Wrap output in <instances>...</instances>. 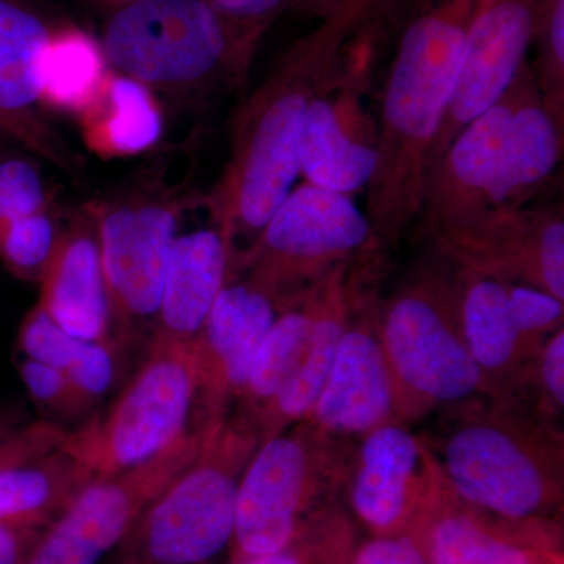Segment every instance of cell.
<instances>
[{
    "label": "cell",
    "mask_w": 564,
    "mask_h": 564,
    "mask_svg": "<svg viewBox=\"0 0 564 564\" xmlns=\"http://www.w3.org/2000/svg\"><path fill=\"white\" fill-rule=\"evenodd\" d=\"M480 0H421L397 44L377 128L366 215L380 247L400 243L421 217L430 155L454 93Z\"/></svg>",
    "instance_id": "obj_1"
},
{
    "label": "cell",
    "mask_w": 564,
    "mask_h": 564,
    "mask_svg": "<svg viewBox=\"0 0 564 564\" xmlns=\"http://www.w3.org/2000/svg\"><path fill=\"white\" fill-rule=\"evenodd\" d=\"M345 47L314 29L282 55L237 115L225 172L203 198L231 245L239 236L254 240L292 192L304 115L339 68Z\"/></svg>",
    "instance_id": "obj_2"
},
{
    "label": "cell",
    "mask_w": 564,
    "mask_h": 564,
    "mask_svg": "<svg viewBox=\"0 0 564 564\" xmlns=\"http://www.w3.org/2000/svg\"><path fill=\"white\" fill-rule=\"evenodd\" d=\"M436 455L454 491L478 513L533 521L563 499V436L555 423L513 400L454 406Z\"/></svg>",
    "instance_id": "obj_3"
},
{
    "label": "cell",
    "mask_w": 564,
    "mask_h": 564,
    "mask_svg": "<svg viewBox=\"0 0 564 564\" xmlns=\"http://www.w3.org/2000/svg\"><path fill=\"white\" fill-rule=\"evenodd\" d=\"M191 152L152 158L102 202H96L111 313V339L122 347L154 332L163 280L181 220L195 202Z\"/></svg>",
    "instance_id": "obj_4"
},
{
    "label": "cell",
    "mask_w": 564,
    "mask_h": 564,
    "mask_svg": "<svg viewBox=\"0 0 564 564\" xmlns=\"http://www.w3.org/2000/svg\"><path fill=\"white\" fill-rule=\"evenodd\" d=\"M377 329L400 422L408 425L440 406L489 399L464 340L455 263L436 247L377 307Z\"/></svg>",
    "instance_id": "obj_5"
},
{
    "label": "cell",
    "mask_w": 564,
    "mask_h": 564,
    "mask_svg": "<svg viewBox=\"0 0 564 564\" xmlns=\"http://www.w3.org/2000/svg\"><path fill=\"white\" fill-rule=\"evenodd\" d=\"M101 44L111 70L176 95L242 84L254 61L210 0H131Z\"/></svg>",
    "instance_id": "obj_6"
},
{
    "label": "cell",
    "mask_w": 564,
    "mask_h": 564,
    "mask_svg": "<svg viewBox=\"0 0 564 564\" xmlns=\"http://www.w3.org/2000/svg\"><path fill=\"white\" fill-rule=\"evenodd\" d=\"M261 433L232 413L206 426L193 462L150 505L141 549L158 564H199L220 554L234 538L240 480Z\"/></svg>",
    "instance_id": "obj_7"
},
{
    "label": "cell",
    "mask_w": 564,
    "mask_h": 564,
    "mask_svg": "<svg viewBox=\"0 0 564 564\" xmlns=\"http://www.w3.org/2000/svg\"><path fill=\"white\" fill-rule=\"evenodd\" d=\"M195 391L193 344L151 336L147 356L115 402L69 430L62 448L96 478L140 466L192 429Z\"/></svg>",
    "instance_id": "obj_8"
},
{
    "label": "cell",
    "mask_w": 564,
    "mask_h": 564,
    "mask_svg": "<svg viewBox=\"0 0 564 564\" xmlns=\"http://www.w3.org/2000/svg\"><path fill=\"white\" fill-rule=\"evenodd\" d=\"M380 248L351 195L304 184L292 188L232 265L291 306L339 267Z\"/></svg>",
    "instance_id": "obj_9"
},
{
    "label": "cell",
    "mask_w": 564,
    "mask_h": 564,
    "mask_svg": "<svg viewBox=\"0 0 564 564\" xmlns=\"http://www.w3.org/2000/svg\"><path fill=\"white\" fill-rule=\"evenodd\" d=\"M347 445L307 422L259 444L237 494L234 538L240 554H276L295 540L302 516L345 485Z\"/></svg>",
    "instance_id": "obj_10"
},
{
    "label": "cell",
    "mask_w": 564,
    "mask_h": 564,
    "mask_svg": "<svg viewBox=\"0 0 564 564\" xmlns=\"http://www.w3.org/2000/svg\"><path fill=\"white\" fill-rule=\"evenodd\" d=\"M206 432L192 426L150 462L95 478L33 547L25 564H98L141 513L198 455Z\"/></svg>",
    "instance_id": "obj_11"
},
{
    "label": "cell",
    "mask_w": 564,
    "mask_h": 564,
    "mask_svg": "<svg viewBox=\"0 0 564 564\" xmlns=\"http://www.w3.org/2000/svg\"><path fill=\"white\" fill-rule=\"evenodd\" d=\"M430 237L456 265L532 285L564 302L562 206L494 207Z\"/></svg>",
    "instance_id": "obj_12"
},
{
    "label": "cell",
    "mask_w": 564,
    "mask_h": 564,
    "mask_svg": "<svg viewBox=\"0 0 564 564\" xmlns=\"http://www.w3.org/2000/svg\"><path fill=\"white\" fill-rule=\"evenodd\" d=\"M375 33L367 29L347 44L339 68L307 106L300 173L315 187L351 195L372 180L377 137H369L352 84L369 68Z\"/></svg>",
    "instance_id": "obj_13"
},
{
    "label": "cell",
    "mask_w": 564,
    "mask_h": 564,
    "mask_svg": "<svg viewBox=\"0 0 564 564\" xmlns=\"http://www.w3.org/2000/svg\"><path fill=\"white\" fill-rule=\"evenodd\" d=\"M541 0H480L467 31L454 93L434 140L430 170L475 118L491 109L524 68Z\"/></svg>",
    "instance_id": "obj_14"
},
{
    "label": "cell",
    "mask_w": 564,
    "mask_h": 564,
    "mask_svg": "<svg viewBox=\"0 0 564 564\" xmlns=\"http://www.w3.org/2000/svg\"><path fill=\"white\" fill-rule=\"evenodd\" d=\"M284 307L248 278L226 282L193 343L196 425H210L232 413L252 361Z\"/></svg>",
    "instance_id": "obj_15"
},
{
    "label": "cell",
    "mask_w": 564,
    "mask_h": 564,
    "mask_svg": "<svg viewBox=\"0 0 564 564\" xmlns=\"http://www.w3.org/2000/svg\"><path fill=\"white\" fill-rule=\"evenodd\" d=\"M24 0H0V141L77 173L80 161L44 117L43 63L55 32Z\"/></svg>",
    "instance_id": "obj_16"
},
{
    "label": "cell",
    "mask_w": 564,
    "mask_h": 564,
    "mask_svg": "<svg viewBox=\"0 0 564 564\" xmlns=\"http://www.w3.org/2000/svg\"><path fill=\"white\" fill-rule=\"evenodd\" d=\"M434 466L432 445L406 423H384L364 434L350 455L344 481L352 511L377 536L406 532Z\"/></svg>",
    "instance_id": "obj_17"
},
{
    "label": "cell",
    "mask_w": 564,
    "mask_h": 564,
    "mask_svg": "<svg viewBox=\"0 0 564 564\" xmlns=\"http://www.w3.org/2000/svg\"><path fill=\"white\" fill-rule=\"evenodd\" d=\"M519 96L521 73L491 109L459 132L430 170L417 221L423 232L432 236L489 210V193Z\"/></svg>",
    "instance_id": "obj_18"
},
{
    "label": "cell",
    "mask_w": 564,
    "mask_h": 564,
    "mask_svg": "<svg viewBox=\"0 0 564 564\" xmlns=\"http://www.w3.org/2000/svg\"><path fill=\"white\" fill-rule=\"evenodd\" d=\"M318 432L348 441L384 423L400 422L391 370L377 329V307L352 315L332 372L306 421Z\"/></svg>",
    "instance_id": "obj_19"
},
{
    "label": "cell",
    "mask_w": 564,
    "mask_h": 564,
    "mask_svg": "<svg viewBox=\"0 0 564 564\" xmlns=\"http://www.w3.org/2000/svg\"><path fill=\"white\" fill-rule=\"evenodd\" d=\"M40 288L36 304L70 336L111 339L109 289L95 204L74 212L66 221L61 248Z\"/></svg>",
    "instance_id": "obj_20"
},
{
    "label": "cell",
    "mask_w": 564,
    "mask_h": 564,
    "mask_svg": "<svg viewBox=\"0 0 564 564\" xmlns=\"http://www.w3.org/2000/svg\"><path fill=\"white\" fill-rule=\"evenodd\" d=\"M455 272L464 340L489 399L521 402L530 362L540 348H530L516 326L508 281L456 263Z\"/></svg>",
    "instance_id": "obj_21"
},
{
    "label": "cell",
    "mask_w": 564,
    "mask_h": 564,
    "mask_svg": "<svg viewBox=\"0 0 564 564\" xmlns=\"http://www.w3.org/2000/svg\"><path fill=\"white\" fill-rule=\"evenodd\" d=\"M355 274L350 263L339 267L314 288V323L310 340L291 380L272 403L252 421L262 441L306 421L326 383L337 348L356 304Z\"/></svg>",
    "instance_id": "obj_22"
},
{
    "label": "cell",
    "mask_w": 564,
    "mask_h": 564,
    "mask_svg": "<svg viewBox=\"0 0 564 564\" xmlns=\"http://www.w3.org/2000/svg\"><path fill=\"white\" fill-rule=\"evenodd\" d=\"M232 245L220 226L180 234L174 240L152 336L195 343L229 281Z\"/></svg>",
    "instance_id": "obj_23"
},
{
    "label": "cell",
    "mask_w": 564,
    "mask_h": 564,
    "mask_svg": "<svg viewBox=\"0 0 564 564\" xmlns=\"http://www.w3.org/2000/svg\"><path fill=\"white\" fill-rule=\"evenodd\" d=\"M426 564H534V554L484 524L448 484L440 463L410 529Z\"/></svg>",
    "instance_id": "obj_24"
},
{
    "label": "cell",
    "mask_w": 564,
    "mask_h": 564,
    "mask_svg": "<svg viewBox=\"0 0 564 564\" xmlns=\"http://www.w3.org/2000/svg\"><path fill=\"white\" fill-rule=\"evenodd\" d=\"M563 128L545 109L532 65L525 63L521 70V96L489 193V209L524 207L543 191L562 162Z\"/></svg>",
    "instance_id": "obj_25"
},
{
    "label": "cell",
    "mask_w": 564,
    "mask_h": 564,
    "mask_svg": "<svg viewBox=\"0 0 564 564\" xmlns=\"http://www.w3.org/2000/svg\"><path fill=\"white\" fill-rule=\"evenodd\" d=\"M79 120L88 150L102 159L131 158L152 150L165 124L154 91L115 70Z\"/></svg>",
    "instance_id": "obj_26"
},
{
    "label": "cell",
    "mask_w": 564,
    "mask_h": 564,
    "mask_svg": "<svg viewBox=\"0 0 564 564\" xmlns=\"http://www.w3.org/2000/svg\"><path fill=\"white\" fill-rule=\"evenodd\" d=\"M95 475L63 448L0 467V524H32L66 508Z\"/></svg>",
    "instance_id": "obj_27"
},
{
    "label": "cell",
    "mask_w": 564,
    "mask_h": 564,
    "mask_svg": "<svg viewBox=\"0 0 564 564\" xmlns=\"http://www.w3.org/2000/svg\"><path fill=\"white\" fill-rule=\"evenodd\" d=\"M102 44L74 25H57L43 63L44 109L79 118L98 98L110 74Z\"/></svg>",
    "instance_id": "obj_28"
},
{
    "label": "cell",
    "mask_w": 564,
    "mask_h": 564,
    "mask_svg": "<svg viewBox=\"0 0 564 564\" xmlns=\"http://www.w3.org/2000/svg\"><path fill=\"white\" fill-rule=\"evenodd\" d=\"M314 288L281 311L252 361L247 383L236 403L237 413L251 423L291 380L302 358L313 329Z\"/></svg>",
    "instance_id": "obj_29"
},
{
    "label": "cell",
    "mask_w": 564,
    "mask_h": 564,
    "mask_svg": "<svg viewBox=\"0 0 564 564\" xmlns=\"http://www.w3.org/2000/svg\"><path fill=\"white\" fill-rule=\"evenodd\" d=\"M66 223L55 206L0 228V263L11 276L40 284L61 248Z\"/></svg>",
    "instance_id": "obj_30"
},
{
    "label": "cell",
    "mask_w": 564,
    "mask_h": 564,
    "mask_svg": "<svg viewBox=\"0 0 564 564\" xmlns=\"http://www.w3.org/2000/svg\"><path fill=\"white\" fill-rule=\"evenodd\" d=\"M18 372L29 399L43 414V421L57 423L66 430V423H76L74 429H77L98 413L99 403L82 392L61 370L22 358L18 361Z\"/></svg>",
    "instance_id": "obj_31"
},
{
    "label": "cell",
    "mask_w": 564,
    "mask_h": 564,
    "mask_svg": "<svg viewBox=\"0 0 564 564\" xmlns=\"http://www.w3.org/2000/svg\"><path fill=\"white\" fill-rule=\"evenodd\" d=\"M534 79L549 113L564 122V0H541L533 43Z\"/></svg>",
    "instance_id": "obj_32"
},
{
    "label": "cell",
    "mask_w": 564,
    "mask_h": 564,
    "mask_svg": "<svg viewBox=\"0 0 564 564\" xmlns=\"http://www.w3.org/2000/svg\"><path fill=\"white\" fill-rule=\"evenodd\" d=\"M68 430L39 419L33 421L24 400L0 403V467L51 454L62 447Z\"/></svg>",
    "instance_id": "obj_33"
},
{
    "label": "cell",
    "mask_w": 564,
    "mask_h": 564,
    "mask_svg": "<svg viewBox=\"0 0 564 564\" xmlns=\"http://www.w3.org/2000/svg\"><path fill=\"white\" fill-rule=\"evenodd\" d=\"M90 343L70 336L39 304L25 315L18 333V351L24 358L54 367L66 377L80 366Z\"/></svg>",
    "instance_id": "obj_34"
},
{
    "label": "cell",
    "mask_w": 564,
    "mask_h": 564,
    "mask_svg": "<svg viewBox=\"0 0 564 564\" xmlns=\"http://www.w3.org/2000/svg\"><path fill=\"white\" fill-rule=\"evenodd\" d=\"M52 206L54 198L36 163L20 155L0 159V228Z\"/></svg>",
    "instance_id": "obj_35"
},
{
    "label": "cell",
    "mask_w": 564,
    "mask_h": 564,
    "mask_svg": "<svg viewBox=\"0 0 564 564\" xmlns=\"http://www.w3.org/2000/svg\"><path fill=\"white\" fill-rule=\"evenodd\" d=\"M533 392L530 408L555 422L564 408V328L556 329L533 356L521 402Z\"/></svg>",
    "instance_id": "obj_36"
},
{
    "label": "cell",
    "mask_w": 564,
    "mask_h": 564,
    "mask_svg": "<svg viewBox=\"0 0 564 564\" xmlns=\"http://www.w3.org/2000/svg\"><path fill=\"white\" fill-rule=\"evenodd\" d=\"M511 314L522 339L533 350L556 329L563 328L564 302L532 285L508 282Z\"/></svg>",
    "instance_id": "obj_37"
},
{
    "label": "cell",
    "mask_w": 564,
    "mask_h": 564,
    "mask_svg": "<svg viewBox=\"0 0 564 564\" xmlns=\"http://www.w3.org/2000/svg\"><path fill=\"white\" fill-rule=\"evenodd\" d=\"M215 10L228 22L245 52L254 58L256 51L282 11L292 0H210Z\"/></svg>",
    "instance_id": "obj_38"
},
{
    "label": "cell",
    "mask_w": 564,
    "mask_h": 564,
    "mask_svg": "<svg viewBox=\"0 0 564 564\" xmlns=\"http://www.w3.org/2000/svg\"><path fill=\"white\" fill-rule=\"evenodd\" d=\"M351 564H426V560L410 533H399L377 536L361 545Z\"/></svg>",
    "instance_id": "obj_39"
},
{
    "label": "cell",
    "mask_w": 564,
    "mask_h": 564,
    "mask_svg": "<svg viewBox=\"0 0 564 564\" xmlns=\"http://www.w3.org/2000/svg\"><path fill=\"white\" fill-rule=\"evenodd\" d=\"M389 2L391 0H343L332 17L321 24L334 36L348 43L366 29L372 28L378 14Z\"/></svg>",
    "instance_id": "obj_40"
},
{
    "label": "cell",
    "mask_w": 564,
    "mask_h": 564,
    "mask_svg": "<svg viewBox=\"0 0 564 564\" xmlns=\"http://www.w3.org/2000/svg\"><path fill=\"white\" fill-rule=\"evenodd\" d=\"M31 524H0V564H25L31 556L33 534Z\"/></svg>",
    "instance_id": "obj_41"
},
{
    "label": "cell",
    "mask_w": 564,
    "mask_h": 564,
    "mask_svg": "<svg viewBox=\"0 0 564 564\" xmlns=\"http://www.w3.org/2000/svg\"><path fill=\"white\" fill-rule=\"evenodd\" d=\"M343 0H292L291 10L310 20L325 21L332 17Z\"/></svg>",
    "instance_id": "obj_42"
},
{
    "label": "cell",
    "mask_w": 564,
    "mask_h": 564,
    "mask_svg": "<svg viewBox=\"0 0 564 564\" xmlns=\"http://www.w3.org/2000/svg\"><path fill=\"white\" fill-rule=\"evenodd\" d=\"M243 564H306L304 563V556L299 549L293 547V543L289 544L288 547L276 552L272 555L258 556V558L248 560Z\"/></svg>",
    "instance_id": "obj_43"
}]
</instances>
